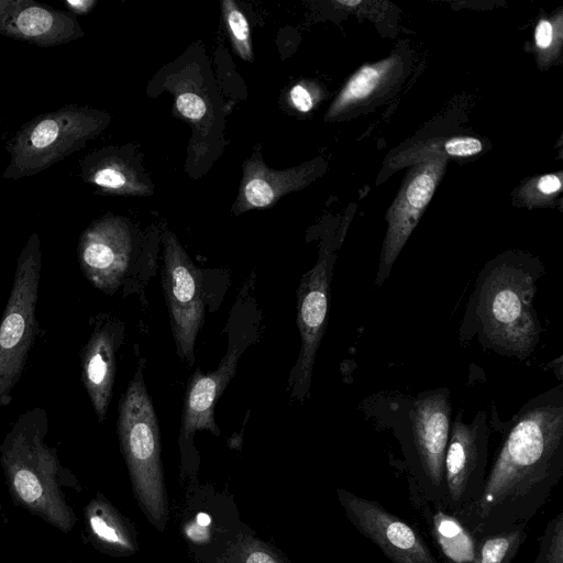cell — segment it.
Listing matches in <instances>:
<instances>
[{
	"instance_id": "obj_1",
	"label": "cell",
	"mask_w": 563,
	"mask_h": 563,
	"mask_svg": "<svg viewBox=\"0 0 563 563\" xmlns=\"http://www.w3.org/2000/svg\"><path fill=\"white\" fill-rule=\"evenodd\" d=\"M563 475L562 386L529 400L512 420L477 500L460 518L489 534L528 522Z\"/></svg>"
},
{
	"instance_id": "obj_2",
	"label": "cell",
	"mask_w": 563,
	"mask_h": 563,
	"mask_svg": "<svg viewBox=\"0 0 563 563\" xmlns=\"http://www.w3.org/2000/svg\"><path fill=\"white\" fill-rule=\"evenodd\" d=\"M45 412L23 413L1 445V463L14 499L31 512L67 532L75 515L58 485L59 464L44 442Z\"/></svg>"
},
{
	"instance_id": "obj_3",
	"label": "cell",
	"mask_w": 563,
	"mask_h": 563,
	"mask_svg": "<svg viewBox=\"0 0 563 563\" xmlns=\"http://www.w3.org/2000/svg\"><path fill=\"white\" fill-rule=\"evenodd\" d=\"M534 282L536 274L510 261L494 262L481 273L475 313L484 339L501 353L525 358L539 341Z\"/></svg>"
},
{
	"instance_id": "obj_4",
	"label": "cell",
	"mask_w": 563,
	"mask_h": 563,
	"mask_svg": "<svg viewBox=\"0 0 563 563\" xmlns=\"http://www.w3.org/2000/svg\"><path fill=\"white\" fill-rule=\"evenodd\" d=\"M239 297L229 319L228 349L219 366L203 374L197 368L188 382L180 424V442H191L198 430L219 434L214 420L216 405L234 376L238 362L245 349L255 340L257 311L249 295Z\"/></svg>"
},
{
	"instance_id": "obj_5",
	"label": "cell",
	"mask_w": 563,
	"mask_h": 563,
	"mask_svg": "<svg viewBox=\"0 0 563 563\" xmlns=\"http://www.w3.org/2000/svg\"><path fill=\"white\" fill-rule=\"evenodd\" d=\"M411 420V432L404 444L407 479L429 500L445 508L444 457L451 429L449 390L421 394Z\"/></svg>"
},
{
	"instance_id": "obj_6",
	"label": "cell",
	"mask_w": 563,
	"mask_h": 563,
	"mask_svg": "<svg viewBox=\"0 0 563 563\" xmlns=\"http://www.w3.org/2000/svg\"><path fill=\"white\" fill-rule=\"evenodd\" d=\"M40 267L35 252L20 258L0 323V408L12 400V390L34 340Z\"/></svg>"
},
{
	"instance_id": "obj_7",
	"label": "cell",
	"mask_w": 563,
	"mask_h": 563,
	"mask_svg": "<svg viewBox=\"0 0 563 563\" xmlns=\"http://www.w3.org/2000/svg\"><path fill=\"white\" fill-rule=\"evenodd\" d=\"M162 241V284L172 332L178 356L191 366L196 339L205 318L203 275L173 232L165 230Z\"/></svg>"
},
{
	"instance_id": "obj_8",
	"label": "cell",
	"mask_w": 563,
	"mask_h": 563,
	"mask_svg": "<svg viewBox=\"0 0 563 563\" xmlns=\"http://www.w3.org/2000/svg\"><path fill=\"white\" fill-rule=\"evenodd\" d=\"M335 249L322 244L316 265L301 278L297 291V325L301 338L300 353L290 372L291 397L303 401L309 395L317 351L327 327L330 283Z\"/></svg>"
},
{
	"instance_id": "obj_9",
	"label": "cell",
	"mask_w": 563,
	"mask_h": 563,
	"mask_svg": "<svg viewBox=\"0 0 563 563\" xmlns=\"http://www.w3.org/2000/svg\"><path fill=\"white\" fill-rule=\"evenodd\" d=\"M489 429L479 411L471 423L460 412L450 429L444 457L445 509L461 518L483 489L488 459Z\"/></svg>"
},
{
	"instance_id": "obj_10",
	"label": "cell",
	"mask_w": 563,
	"mask_h": 563,
	"mask_svg": "<svg viewBox=\"0 0 563 563\" xmlns=\"http://www.w3.org/2000/svg\"><path fill=\"white\" fill-rule=\"evenodd\" d=\"M338 497L350 522L391 563H440L424 537L378 501L345 489Z\"/></svg>"
},
{
	"instance_id": "obj_11",
	"label": "cell",
	"mask_w": 563,
	"mask_h": 563,
	"mask_svg": "<svg viewBox=\"0 0 563 563\" xmlns=\"http://www.w3.org/2000/svg\"><path fill=\"white\" fill-rule=\"evenodd\" d=\"M448 157L435 155L417 163L409 170L400 190L386 213L384 239L375 285L389 276L408 238L416 228L445 170Z\"/></svg>"
},
{
	"instance_id": "obj_12",
	"label": "cell",
	"mask_w": 563,
	"mask_h": 563,
	"mask_svg": "<svg viewBox=\"0 0 563 563\" xmlns=\"http://www.w3.org/2000/svg\"><path fill=\"white\" fill-rule=\"evenodd\" d=\"M407 481L409 504L440 563H474L477 534L455 515L429 500L412 481Z\"/></svg>"
},
{
	"instance_id": "obj_13",
	"label": "cell",
	"mask_w": 563,
	"mask_h": 563,
	"mask_svg": "<svg viewBox=\"0 0 563 563\" xmlns=\"http://www.w3.org/2000/svg\"><path fill=\"white\" fill-rule=\"evenodd\" d=\"M316 162L275 170L267 167L261 152L254 154L244 163L239 195L232 208L235 214L254 209L268 208L283 196L306 187L318 170Z\"/></svg>"
},
{
	"instance_id": "obj_14",
	"label": "cell",
	"mask_w": 563,
	"mask_h": 563,
	"mask_svg": "<svg viewBox=\"0 0 563 563\" xmlns=\"http://www.w3.org/2000/svg\"><path fill=\"white\" fill-rule=\"evenodd\" d=\"M132 239L124 224H108L88 235L80 253L86 278L97 288L112 292L126 275Z\"/></svg>"
},
{
	"instance_id": "obj_15",
	"label": "cell",
	"mask_w": 563,
	"mask_h": 563,
	"mask_svg": "<svg viewBox=\"0 0 563 563\" xmlns=\"http://www.w3.org/2000/svg\"><path fill=\"white\" fill-rule=\"evenodd\" d=\"M119 332L113 322L96 329L82 354V379L100 421L106 418L112 396Z\"/></svg>"
},
{
	"instance_id": "obj_16",
	"label": "cell",
	"mask_w": 563,
	"mask_h": 563,
	"mask_svg": "<svg viewBox=\"0 0 563 563\" xmlns=\"http://www.w3.org/2000/svg\"><path fill=\"white\" fill-rule=\"evenodd\" d=\"M396 56H389L375 64L360 67L345 82L327 112V118H335L345 110L368 99L391 76Z\"/></svg>"
},
{
	"instance_id": "obj_17",
	"label": "cell",
	"mask_w": 563,
	"mask_h": 563,
	"mask_svg": "<svg viewBox=\"0 0 563 563\" xmlns=\"http://www.w3.org/2000/svg\"><path fill=\"white\" fill-rule=\"evenodd\" d=\"M526 528L521 525L489 534H477L474 563H511L527 539Z\"/></svg>"
},
{
	"instance_id": "obj_18",
	"label": "cell",
	"mask_w": 563,
	"mask_h": 563,
	"mask_svg": "<svg viewBox=\"0 0 563 563\" xmlns=\"http://www.w3.org/2000/svg\"><path fill=\"white\" fill-rule=\"evenodd\" d=\"M85 515L91 536L100 544L118 549L130 545L124 527L108 504L92 500L87 506Z\"/></svg>"
},
{
	"instance_id": "obj_19",
	"label": "cell",
	"mask_w": 563,
	"mask_h": 563,
	"mask_svg": "<svg viewBox=\"0 0 563 563\" xmlns=\"http://www.w3.org/2000/svg\"><path fill=\"white\" fill-rule=\"evenodd\" d=\"M483 151V143L473 136H454L445 140L431 141L419 147L410 148L401 154L397 161L408 164L419 163L426 158L442 155L445 157H470Z\"/></svg>"
},
{
	"instance_id": "obj_20",
	"label": "cell",
	"mask_w": 563,
	"mask_h": 563,
	"mask_svg": "<svg viewBox=\"0 0 563 563\" xmlns=\"http://www.w3.org/2000/svg\"><path fill=\"white\" fill-rule=\"evenodd\" d=\"M221 11L234 52L244 60L253 62L251 31L246 16L233 0H223Z\"/></svg>"
},
{
	"instance_id": "obj_21",
	"label": "cell",
	"mask_w": 563,
	"mask_h": 563,
	"mask_svg": "<svg viewBox=\"0 0 563 563\" xmlns=\"http://www.w3.org/2000/svg\"><path fill=\"white\" fill-rule=\"evenodd\" d=\"M95 183L101 187L123 190L132 195H150L151 186L140 179L135 172L124 170L117 166H108L95 174Z\"/></svg>"
},
{
	"instance_id": "obj_22",
	"label": "cell",
	"mask_w": 563,
	"mask_h": 563,
	"mask_svg": "<svg viewBox=\"0 0 563 563\" xmlns=\"http://www.w3.org/2000/svg\"><path fill=\"white\" fill-rule=\"evenodd\" d=\"M534 563H563V511H559L545 526L539 538Z\"/></svg>"
},
{
	"instance_id": "obj_23",
	"label": "cell",
	"mask_w": 563,
	"mask_h": 563,
	"mask_svg": "<svg viewBox=\"0 0 563 563\" xmlns=\"http://www.w3.org/2000/svg\"><path fill=\"white\" fill-rule=\"evenodd\" d=\"M534 42L540 63L555 58L562 42V18L540 19L534 30Z\"/></svg>"
},
{
	"instance_id": "obj_24",
	"label": "cell",
	"mask_w": 563,
	"mask_h": 563,
	"mask_svg": "<svg viewBox=\"0 0 563 563\" xmlns=\"http://www.w3.org/2000/svg\"><path fill=\"white\" fill-rule=\"evenodd\" d=\"M16 24L24 35H41L52 26L53 16L45 9L31 7L19 14Z\"/></svg>"
},
{
	"instance_id": "obj_25",
	"label": "cell",
	"mask_w": 563,
	"mask_h": 563,
	"mask_svg": "<svg viewBox=\"0 0 563 563\" xmlns=\"http://www.w3.org/2000/svg\"><path fill=\"white\" fill-rule=\"evenodd\" d=\"M562 189L561 177L555 174H548L537 178L521 191V196L529 202L544 201L558 195Z\"/></svg>"
},
{
	"instance_id": "obj_26",
	"label": "cell",
	"mask_w": 563,
	"mask_h": 563,
	"mask_svg": "<svg viewBox=\"0 0 563 563\" xmlns=\"http://www.w3.org/2000/svg\"><path fill=\"white\" fill-rule=\"evenodd\" d=\"M320 88L312 81L301 80L288 93L290 104L299 112L307 113L320 100Z\"/></svg>"
},
{
	"instance_id": "obj_27",
	"label": "cell",
	"mask_w": 563,
	"mask_h": 563,
	"mask_svg": "<svg viewBox=\"0 0 563 563\" xmlns=\"http://www.w3.org/2000/svg\"><path fill=\"white\" fill-rule=\"evenodd\" d=\"M176 109L184 118L192 123L201 121L208 111L206 100L198 93L186 90L176 96Z\"/></svg>"
},
{
	"instance_id": "obj_28",
	"label": "cell",
	"mask_w": 563,
	"mask_h": 563,
	"mask_svg": "<svg viewBox=\"0 0 563 563\" xmlns=\"http://www.w3.org/2000/svg\"><path fill=\"white\" fill-rule=\"evenodd\" d=\"M58 124L51 119L38 123L31 134V142L37 148L51 145L58 136Z\"/></svg>"
},
{
	"instance_id": "obj_29",
	"label": "cell",
	"mask_w": 563,
	"mask_h": 563,
	"mask_svg": "<svg viewBox=\"0 0 563 563\" xmlns=\"http://www.w3.org/2000/svg\"><path fill=\"white\" fill-rule=\"evenodd\" d=\"M187 534L195 541H202L208 537L207 527L198 523H191L190 527L187 528Z\"/></svg>"
},
{
	"instance_id": "obj_30",
	"label": "cell",
	"mask_w": 563,
	"mask_h": 563,
	"mask_svg": "<svg viewBox=\"0 0 563 563\" xmlns=\"http://www.w3.org/2000/svg\"><path fill=\"white\" fill-rule=\"evenodd\" d=\"M246 563H276V562L264 552H253L247 558Z\"/></svg>"
},
{
	"instance_id": "obj_31",
	"label": "cell",
	"mask_w": 563,
	"mask_h": 563,
	"mask_svg": "<svg viewBox=\"0 0 563 563\" xmlns=\"http://www.w3.org/2000/svg\"><path fill=\"white\" fill-rule=\"evenodd\" d=\"M196 521L205 527H208L210 525V517L208 514L200 512L197 515Z\"/></svg>"
},
{
	"instance_id": "obj_32",
	"label": "cell",
	"mask_w": 563,
	"mask_h": 563,
	"mask_svg": "<svg viewBox=\"0 0 563 563\" xmlns=\"http://www.w3.org/2000/svg\"><path fill=\"white\" fill-rule=\"evenodd\" d=\"M338 4L345 5V7H356L362 3L360 0H338L335 1Z\"/></svg>"
}]
</instances>
